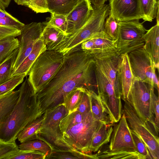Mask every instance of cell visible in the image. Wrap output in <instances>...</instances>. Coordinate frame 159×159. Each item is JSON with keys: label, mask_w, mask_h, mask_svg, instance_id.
<instances>
[{"label": "cell", "mask_w": 159, "mask_h": 159, "mask_svg": "<svg viewBox=\"0 0 159 159\" xmlns=\"http://www.w3.org/2000/svg\"><path fill=\"white\" fill-rule=\"evenodd\" d=\"M95 65L92 54L81 49L64 55L63 63L50 82L36 93L42 114L63 104L64 97L78 88L92 90L95 85Z\"/></svg>", "instance_id": "obj_1"}, {"label": "cell", "mask_w": 159, "mask_h": 159, "mask_svg": "<svg viewBox=\"0 0 159 159\" xmlns=\"http://www.w3.org/2000/svg\"><path fill=\"white\" fill-rule=\"evenodd\" d=\"M18 100L12 111L0 124V140L14 143L20 132L42 114L36 94L27 78L19 89Z\"/></svg>", "instance_id": "obj_2"}, {"label": "cell", "mask_w": 159, "mask_h": 159, "mask_svg": "<svg viewBox=\"0 0 159 159\" xmlns=\"http://www.w3.org/2000/svg\"><path fill=\"white\" fill-rule=\"evenodd\" d=\"M93 10L87 22L73 34L66 37L58 52L64 55L75 49H81L80 45L95 34L104 30L106 18L109 15V5L99 7L93 6Z\"/></svg>", "instance_id": "obj_3"}, {"label": "cell", "mask_w": 159, "mask_h": 159, "mask_svg": "<svg viewBox=\"0 0 159 159\" xmlns=\"http://www.w3.org/2000/svg\"><path fill=\"white\" fill-rule=\"evenodd\" d=\"M64 57L61 52L46 50L37 58L30 68L28 78L36 94L55 75L63 63Z\"/></svg>", "instance_id": "obj_4"}, {"label": "cell", "mask_w": 159, "mask_h": 159, "mask_svg": "<svg viewBox=\"0 0 159 159\" xmlns=\"http://www.w3.org/2000/svg\"><path fill=\"white\" fill-rule=\"evenodd\" d=\"M69 112L63 104L48 110L36 132V139L43 140L53 147L61 149H72L63 139L60 124L61 121Z\"/></svg>", "instance_id": "obj_5"}, {"label": "cell", "mask_w": 159, "mask_h": 159, "mask_svg": "<svg viewBox=\"0 0 159 159\" xmlns=\"http://www.w3.org/2000/svg\"><path fill=\"white\" fill-rule=\"evenodd\" d=\"M101 123L94 118L91 111L81 122L62 133L63 140L71 149L90 153L92 137Z\"/></svg>", "instance_id": "obj_6"}, {"label": "cell", "mask_w": 159, "mask_h": 159, "mask_svg": "<svg viewBox=\"0 0 159 159\" xmlns=\"http://www.w3.org/2000/svg\"><path fill=\"white\" fill-rule=\"evenodd\" d=\"M154 87L135 79L126 101L143 122L152 125L155 131L152 90Z\"/></svg>", "instance_id": "obj_7"}, {"label": "cell", "mask_w": 159, "mask_h": 159, "mask_svg": "<svg viewBox=\"0 0 159 159\" xmlns=\"http://www.w3.org/2000/svg\"><path fill=\"white\" fill-rule=\"evenodd\" d=\"M147 31L139 20L119 22V33L116 47L120 55L128 54L143 47V36Z\"/></svg>", "instance_id": "obj_8"}, {"label": "cell", "mask_w": 159, "mask_h": 159, "mask_svg": "<svg viewBox=\"0 0 159 159\" xmlns=\"http://www.w3.org/2000/svg\"><path fill=\"white\" fill-rule=\"evenodd\" d=\"M122 113L131 130L136 134L146 145L153 159H159V139L148 123L143 122L138 116L132 107L126 100Z\"/></svg>", "instance_id": "obj_9"}, {"label": "cell", "mask_w": 159, "mask_h": 159, "mask_svg": "<svg viewBox=\"0 0 159 159\" xmlns=\"http://www.w3.org/2000/svg\"><path fill=\"white\" fill-rule=\"evenodd\" d=\"M95 75L98 94L112 123L118 122L122 114L121 98L117 95L107 78L95 67Z\"/></svg>", "instance_id": "obj_10"}, {"label": "cell", "mask_w": 159, "mask_h": 159, "mask_svg": "<svg viewBox=\"0 0 159 159\" xmlns=\"http://www.w3.org/2000/svg\"><path fill=\"white\" fill-rule=\"evenodd\" d=\"M131 68L136 79L148 84L159 93V81L156 67L151 57L143 47L128 54Z\"/></svg>", "instance_id": "obj_11"}, {"label": "cell", "mask_w": 159, "mask_h": 159, "mask_svg": "<svg viewBox=\"0 0 159 159\" xmlns=\"http://www.w3.org/2000/svg\"><path fill=\"white\" fill-rule=\"evenodd\" d=\"M90 53L93 56L95 67L107 78L117 95L121 98L117 73V65L120 55L117 48L96 51Z\"/></svg>", "instance_id": "obj_12"}, {"label": "cell", "mask_w": 159, "mask_h": 159, "mask_svg": "<svg viewBox=\"0 0 159 159\" xmlns=\"http://www.w3.org/2000/svg\"><path fill=\"white\" fill-rule=\"evenodd\" d=\"M40 22H32L25 25L21 30L18 36V52L13 66L15 71L32 50L40 37L43 30Z\"/></svg>", "instance_id": "obj_13"}, {"label": "cell", "mask_w": 159, "mask_h": 159, "mask_svg": "<svg viewBox=\"0 0 159 159\" xmlns=\"http://www.w3.org/2000/svg\"><path fill=\"white\" fill-rule=\"evenodd\" d=\"M122 114L118 123L113 128L109 149L112 151H137L131 129L125 114Z\"/></svg>", "instance_id": "obj_14"}, {"label": "cell", "mask_w": 159, "mask_h": 159, "mask_svg": "<svg viewBox=\"0 0 159 159\" xmlns=\"http://www.w3.org/2000/svg\"><path fill=\"white\" fill-rule=\"evenodd\" d=\"M110 14L118 21L143 19L139 0H109Z\"/></svg>", "instance_id": "obj_15"}, {"label": "cell", "mask_w": 159, "mask_h": 159, "mask_svg": "<svg viewBox=\"0 0 159 159\" xmlns=\"http://www.w3.org/2000/svg\"><path fill=\"white\" fill-rule=\"evenodd\" d=\"M93 10L90 0H80L77 5L66 16V37L75 33L85 24Z\"/></svg>", "instance_id": "obj_16"}, {"label": "cell", "mask_w": 159, "mask_h": 159, "mask_svg": "<svg viewBox=\"0 0 159 159\" xmlns=\"http://www.w3.org/2000/svg\"><path fill=\"white\" fill-rule=\"evenodd\" d=\"M117 73L121 90V98L124 101L127 100L135 79L128 54L120 55L117 65Z\"/></svg>", "instance_id": "obj_17"}, {"label": "cell", "mask_w": 159, "mask_h": 159, "mask_svg": "<svg viewBox=\"0 0 159 159\" xmlns=\"http://www.w3.org/2000/svg\"><path fill=\"white\" fill-rule=\"evenodd\" d=\"M117 40L111 38L104 30L94 34L90 39L83 42L80 45L82 50L92 52L116 47Z\"/></svg>", "instance_id": "obj_18"}, {"label": "cell", "mask_w": 159, "mask_h": 159, "mask_svg": "<svg viewBox=\"0 0 159 159\" xmlns=\"http://www.w3.org/2000/svg\"><path fill=\"white\" fill-rule=\"evenodd\" d=\"M66 37L60 30L46 24V26L43 28L40 39L45 45L47 50L58 52Z\"/></svg>", "instance_id": "obj_19"}, {"label": "cell", "mask_w": 159, "mask_h": 159, "mask_svg": "<svg viewBox=\"0 0 159 159\" xmlns=\"http://www.w3.org/2000/svg\"><path fill=\"white\" fill-rule=\"evenodd\" d=\"M144 44L143 47L154 62L156 69L159 66V23L152 27L143 36Z\"/></svg>", "instance_id": "obj_20"}, {"label": "cell", "mask_w": 159, "mask_h": 159, "mask_svg": "<svg viewBox=\"0 0 159 159\" xmlns=\"http://www.w3.org/2000/svg\"><path fill=\"white\" fill-rule=\"evenodd\" d=\"M46 50L45 45L43 40L39 38L34 44L31 52L16 69L13 72L11 77L22 75L25 77L28 75L35 61L42 52Z\"/></svg>", "instance_id": "obj_21"}, {"label": "cell", "mask_w": 159, "mask_h": 159, "mask_svg": "<svg viewBox=\"0 0 159 159\" xmlns=\"http://www.w3.org/2000/svg\"><path fill=\"white\" fill-rule=\"evenodd\" d=\"M113 130V125L101 123L94 134L90 148V152H95L108 143Z\"/></svg>", "instance_id": "obj_22"}, {"label": "cell", "mask_w": 159, "mask_h": 159, "mask_svg": "<svg viewBox=\"0 0 159 159\" xmlns=\"http://www.w3.org/2000/svg\"><path fill=\"white\" fill-rule=\"evenodd\" d=\"M91 112L94 119L101 122L113 125L109 115L106 111L98 96L94 91L89 90Z\"/></svg>", "instance_id": "obj_23"}, {"label": "cell", "mask_w": 159, "mask_h": 159, "mask_svg": "<svg viewBox=\"0 0 159 159\" xmlns=\"http://www.w3.org/2000/svg\"><path fill=\"white\" fill-rule=\"evenodd\" d=\"M49 145L51 148V151L45 159H96V154H92L74 149H59Z\"/></svg>", "instance_id": "obj_24"}, {"label": "cell", "mask_w": 159, "mask_h": 159, "mask_svg": "<svg viewBox=\"0 0 159 159\" xmlns=\"http://www.w3.org/2000/svg\"><path fill=\"white\" fill-rule=\"evenodd\" d=\"M19 94L18 90H13L0 96V124L12 111L18 100Z\"/></svg>", "instance_id": "obj_25"}, {"label": "cell", "mask_w": 159, "mask_h": 159, "mask_svg": "<svg viewBox=\"0 0 159 159\" xmlns=\"http://www.w3.org/2000/svg\"><path fill=\"white\" fill-rule=\"evenodd\" d=\"M49 12L66 16L80 0H46Z\"/></svg>", "instance_id": "obj_26"}, {"label": "cell", "mask_w": 159, "mask_h": 159, "mask_svg": "<svg viewBox=\"0 0 159 159\" xmlns=\"http://www.w3.org/2000/svg\"><path fill=\"white\" fill-rule=\"evenodd\" d=\"M96 154V159H146L144 157L137 151L125 150L112 151L109 149H107L98 152Z\"/></svg>", "instance_id": "obj_27"}, {"label": "cell", "mask_w": 159, "mask_h": 159, "mask_svg": "<svg viewBox=\"0 0 159 159\" xmlns=\"http://www.w3.org/2000/svg\"><path fill=\"white\" fill-rule=\"evenodd\" d=\"M18 52V48L0 63V85L12 78L13 66Z\"/></svg>", "instance_id": "obj_28"}, {"label": "cell", "mask_w": 159, "mask_h": 159, "mask_svg": "<svg viewBox=\"0 0 159 159\" xmlns=\"http://www.w3.org/2000/svg\"><path fill=\"white\" fill-rule=\"evenodd\" d=\"M144 22H152L159 16V1L158 0H139Z\"/></svg>", "instance_id": "obj_29"}, {"label": "cell", "mask_w": 159, "mask_h": 159, "mask_svg": "<svg viewBox=\"0 0 159 159\" xmlns=\"http://www.w3.org/2000/svg\"><path fill=\"white\" fill-rule=\"evenodd\" d=\"M44 117V114L25 127L19 134L17 139L20 143L36 139V132Z\"/></svg>", "instance_id": "obj_30"}, {"label": "cell", "mask_w": 159, "mask_h": 159, "mask_svg": "<svg viewBox=\"0 0 159 159\" xmlns=\"http://www.w3.org/2000/svg\"><path fill=\"white\" fill-rule=\"evenodd\" d=\"M85 89H86L84 88H78L70 92L64 97L63 104L69 113L75 111Z\"/></svg>", "instance_id": "obj_31"}, {"label": "cell", "mask_w": 159, "mask_h": 159, "mask_svg": "<svg viewBox=\"0 0 159 159\" xmlns=\"http://www.w3.org/2000/svg\"><path fill=\"white\" fill-rule=\"evenodd\" d=\"M89 113L83 114L75 111L68 113L60 121V127L62 133H63L69 128L81 122Z\"/></svg>", "instance_id": "obj_32"}, {"label": "cell", "mask_w": 159, "mask_h": 159, "mask_svg": "<svg viewBox=\"0 0 159 159\" xmlns=\"http://www.w3.org/2000/svg\"><path fill=\"white\" fill-rule=\"evenodd\" d=\"M18 147L22 150H32L39 151L45 155L46 158L49 155L51 151V148L48 144L44 141L39 139L21 143Z\"/></svg>", "instance_id": "obj_33"}, {"label": "cell", "mask_w": 159, "mask_h": 159, "mask_svg": "<svg viewBox=\"0 0 159 159\" xmlns=\"http://www.w3.org/2000/svg\"><path fill=\"white\" fill-rule=\"evenodd\" d=\"M19 47V39L17 38L0 40V63Z\"/></svg>", "instance_id": "obj_34"}, {"label": "cell", "mask_w": 159, "mask_h": 159, "mask_svg": "<svg viewBox=\"0 0 159 159\" xmlns=\"http://www.w3.org/2000/svg\"><path fill=\"white\" fill-rule=\"evenodd\" d=\"M43 153L36 150H22L19 149L9 155L6 159H45Z\"/></svg>", "instance_id": "obj_35"}, {"label": "cell", "mask_w": 159, "mask_h": 159, "mask_svg": "<svg viewBox=\"0 0 159 159\" xmlns=\"http://www.w3.org/2000/svg\"><path fill=\"white\" fill-rule=\"evenodd\" d=\"M106 19L104 25V30L111 38L114 40H117L119 33V22L111 15H109Z\"/></svg>", "instance_id": "obj_36"}, {"label": "cell", "mask_w": 159, "mask_h": 159, "mask_svg": "<svg viewBox=\"0 0 159 159\" xmlns=\"http://www.w3.org/2000/svg\"><path fill=\"white\" fill-rule=\"evenodd\" d=\"M24 75L12 77L7 81L0 85V96L13 91L18 85L22 83Z\"/></svg>", "instance_id": "obj_37"}, {"label": "cell", "mask_w": 159, "mask_h": 159, "mask_svg": "<svg viewBox=\"0 0 159 159\" xmlns=\"http://www.w3.org/2000/svg\"><path fill=\"white\" fill-rule=\"evenodd\" d=\"M51 14L50 20L46 24L51 25L58 29L64 34L66 37L67 22L66 16L54 13Z\"/></svg>", "instance_id": "obj_38"}, {"label": "cell", "mask_w": 159, "mask_h": 159, "mask_svg": "<svg viewBox=\"0 0 159 159\" xmlns=\"http://www.w3.org/2000/svg\"><path fill=\"white\" fill-rule=\"evenodd\" d=\"M75 111L83 114H87L91 111L89 90L86 89L84 91L81 101Z\"/></svg>", "instance_id": "obj_39"}, {"label": "cell", "mask_w": 159, "mask_h": 159, "mask_svg": "<svg viewBox=\"0 0 159 159\" xmlns=\"http://www.w3.org/2000/svg\"><path fill=\"white\" fill-rule=\"evenodd\" d=\"M131 131L137 151L144 157L146 159H152L149 152L145 143L136 134Z\"/></svg>", "instance_id": "obj_40"}, {"label": "cell", "mask_w": 159, "mask_h": 159, "mask_svg": "<svg viewBox=\"0 0 159 159\" xmlns=\"http://www.w3.org/2000/svg\"><path fill=\"white\" fill-rule=\"evenodd\" d=\"M151 96L153 115H154V123L155 125V131L156 134L158 136L159 132V97L157 96L154 92V88L152 90Z\"/></svg>", "instance_id": "obj_41"}, {"label": "cell", "mask_w": 159, "mask_h": 159, "mask_svg": "<svg viewBox=\"0 0 159 159\" xmlns=\"http://www.w3.org/2000/svg\"><path fill=\"white\" fill-rule=\"evenodd\" d=\"M21 33V30L0 25V40L16 38Z\"/></svg>", "instance_id": "obj_42"}, {"label": "cell", "mask_w": 159, "mask_h": 159, "mask_svg": "<svg viewBox=\"0 0 159 159\" xmlns=\"http://www.w3.org/2000/svg\"><path fill=\"white\" fill-rule=\"evenodd\" d=\"M27 6L37 13L49 12L46 0H31Z\"/></svg>", "instance_id": "obj_43"}, {"label": "cell", "mask_w": 159, "mask_h": 159, "mask_svg": "<svg viewBox=\"0 0 159 159\" xmlns=\"http://www.w3.org/2000/svg\"><path fill=\"white\" fill-rule=\"evenodd\" d=\"M0 25L21 30L25 24L11 15L9 16L0 18Z\"/></svg>", "instance_id": "obj_44"}, {"label": "cell", "mask_w": 159, "mask_h": 159, "mask_svg": "<svg viewBox=\"0 0 159 159\" xmlns=\"http://www.w3.org/2000/svg\"><path fill=\"white\" fill-rule=\"evenodd\" d=\"M108 0H90L91 3L95 7H99L104 4Z\"/></svg>", "instance_id": "obj_45"}, {"label": "cell", "mask_w": 159, "mask_h": 159, "mask_svg": "<svg viewBox=\"0 0 159 159\" xmlns=\"http://www.w3.org/2000/svg\"><path fill=\"white\" fill-rule=\"evenodd\" d=\"M11 0H0V8L5 10L8 7Z\"/></svg>", "instance_id": "obj_46"}, {"label": "cell", "mask_w": 159, "mask_h": 159, "mask_svg": "<svg viewBox=\"0 0 159 159\" xmlns=\"http://www.w3.org/2000/svg\"><path fill=\"white\" fill-rule=\"evenodd\" d=\"M31 0H14L18 4L21 5L28 6Z\"/></svg>", "instance_id": "obj_47"}]
</instances>
